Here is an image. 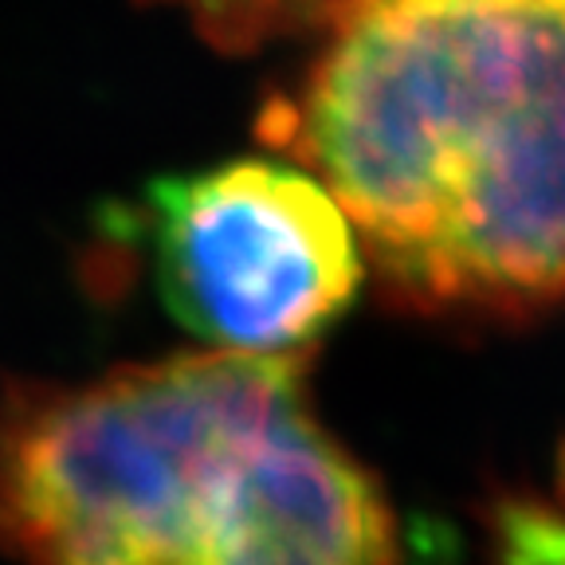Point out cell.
I'll return each mask as SVG.
<instances>
[{
	"mask_svg": "<svg viewBox=\"0 0 565 565\" xmlns=\"http://www.w3.org/2000/svg\"><path fill=\"white\" fill-rule=\"evenodd\" d=\"M185 12L221 52H259L271 40L322 28L342 0H150Z\"/></svg>",
	"mask_w": 565,
	"mask_h": 565,
	"instance_id": "cell-4",
	"label": "cell"
},
{
	"mask_svg": "<svg viewBox=\"0 0 565 565\" xmlns=\"http://www.w3.org/2000/svg\"><path fill=\"white\" fill-rule=\"evenodd\" d=\"M310 358L173 353L0 385V554L20 565H397L362 459L318 420Z\"/></svg>",
	"mask_w": 565,
	"mask_h": 565,
	"instance_id": "cell-2",
	"label": "cell"
},
{
	"mask_svg": "<svg viewBox=\"0 0 565 565\" xmlns=\"http://www.w3.org/2000/svg\"><path fill=\"white\" fill-rule=\"evenodd\" d=\"M256 134L416 315L565 307V0H342Z\"/></svg>",
	"mask_w": 565,
	"mask_h": 565,
	"instance_id": "cell-1",
	"label": "cell"
},
{
	"mask_svg": "<svg viewBox=\"0 0 565 565\" xmlns=\"http://www.w3.org/2000/svg\"><path fill=\"white\" fill-rule=\"evenodd\" d=\"M494 565H565V503L507 494L491 511Z\"/></svg>",
	"mask_w": 565,
	"mask_h": 565,
	"instance_id": "cell-5",
	"label": "cell"
},
{
	"mask_svg": "<svg viewBox=\"0 0 565 565\" xmlns=\"http://www.w3.org/2000/svg\"><path fill=\"white\" fill-rule=\"evenodd\" d=\"M126 228L161 307L212 353L302 358L365 279L350 221L291 161L161 177Z\"/></svg>",
	"mask_w": 565,
	"mask_h": 565,
	"instance_id": "cell-3",
	"label": "cell"
}]
</instances>
